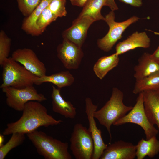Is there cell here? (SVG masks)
Listing matches in <instances>:
<instances>
[{"instance_id": "5", "label": "cell", "mask_w": 159, "mask_h": 159, "mask_svg": "<svg viewBox=\"0 0 159 159\" xmlns=\"http://www.w3.org/2000/svg\"><path fill=\"white\" fill-rule=\"evenodd\" d=\"M136 102L132 108L124 116L115 122L114 126H119L127 123L136 124L140 126L144 131L146 139L156 136L159 132L158 130L149 120L145 112L143 92L138 94Z\"/></svg>"}, {"instance_id": "17", "label": "cell", "mask_w": 159, "mask_h": 159, "mask_svg": "<svg viewBox=\"0 0 159 159\" xmlns=\"http://www.w3.org/2000/svg\"><path fill=\"white\" fill-rule=\"evenodd\" d=\"M134 71V78L139 80L159 72V63L153 59L151 54L145 52L138 59Z\"/></svg>"}, {"instance_id": "23", "label": "cell", "mask_w": 159, "mask_h": 159, "mask_svg": "<svg viewBox=\"0 0 159 159\" xmlns=\"http://www.w3.org/2000/svg\"><path fill=\"white\" fill-rule=\"evenodd\" d=\"M159 90V72L136 80L133 93L137 94L145 91Z\"/></svg>"}, {"instance_id": "21", "label": "cell", "mask_w": 159, "mask_h": 159, "mask_svg": "<svg viewBox=\"0 0 159 159\" xmlns=\"http://www.w3.org/2000/svg\"><path fill=\"white\" fill-rule=\"evenodd\" d=\"M119 56L115 53L100 58L93 67L96 76L100 80L103 79L110 71L118 65L120 60Z\"/></svg>"}, {"instance_id": "26", "label": "cell", "mask_w": 159, "mask_h": 159, "mask_svg": "<svg viewBox=\"0 0 159 159\" xmlns=\"http://www.w3.org/2000/svg\"><path fill=\"white\" fill-rule=\"evenodd\" d=\"M11 40L3 30L0 32V65H2L7 58H8Z\"/></svg>"}, {"instance_id": "15", "label": "cell", "mask_w": 159, "mask_h": 159, "mask_svg": "<svg viewBox=\"0 0 159 159\" xmlns=\"http://www.w3.org/2000/svg\"><path fill=\"white\" fill-rule=\"evenodd\" d=\"M143 92L147 116L152 124L157 126L159 132V90H147Z\"/></svg>"}, {"instance_id": "28", "label": "cell", "mask_w": 159, "mask_h": 159, "mask_svg": "<svg viewBox=\"0 0 159 159\" xmlns=\"http://www.w3.org/2000/svg\"><path fill=\"white\" fill-rule=\"evenodd\" d=\"M66 0H52L48 7L52 13L57 18L66 15Z\"/></svg>"}, {"instance_id": "12", "label": "cell", "mask_w": 159, "mask_h": 159, "mask_svg": "<svg viewBox=\"0 0 159 159\" xmlns=\"http://www.w3.org/2000/svg\"><path fill=\"white\" fill-rule=\"evenodd\" d=\"M95 21L88 16L78 17L72 25L62 33L63 39H66L81 47L86 38L87 30Z\"/></svg>"}, {"instance_id": "34", "label": "cell", "mask_w": 159, "mask_h": 159, "mask_svg": "<svg viewBox=\"0 0 159 159\" xmlns=\"http://www.w3.org/2000/svg\"><path fill=\"white\" fill-rule=\"evenodd\" d=\"M154 34H155L156 35H159V32H154Z\"/></svg>"}, {"instance_id": "13", "label": "cell", "mask_w": 159, "mask_h": 159, "mask_svg": "<svg viewBox=\"0 0 159 159\" xmlns=\"http://www.w3.org/2000/svg\"><path fill=\"white\" fill-rule=\"evenodd\" d=\"M136 145L120 140L108 145L100 159H134L136 157Z\"/></svg>"}, {"instance_id": "14", "label": "cell", "mask_w": 159, "mask_h": 159, "mask_svg": "<svg viewBox=\"0 0 159 159\" xmlns=\"http://www.w3.org/2000/svg\"><path fill=\"white\" fill-rule=\"evenodd\" d=\"M150 39L146 32L137 31L117 44L115 53L119 55L137 48H147L150 47Z\"/></svg>"}, {"instance_id": "3", "label": "cell", "mask_w": 159, "mask_h": 159, "mask_svg": "<svg viewBox=\"0 0 159 159\" xmlns=\"http://www.w3.org/2000/svg\"><path fill=\"white\" fill-rule=\"evenodd\" d=\"M37 153L45 159H71L68 144L36 130L27 134Z\"/></svg>"}, {"instance_id": "16", "label": "cell", "mask_w": 159, "mask_h": 159, "mask_svg": "<svg viewBox=\"0 0 159 159\" xmlns=\"http://www.w3.org/2000/svg\"><path fill=\"white\" fill-rule=\"evenodd\" d=\"M52 109L53 111L64 116L66 118H74L76 115V108L70 102L66 101L60 94V89L52 85Z\"/></svg>"}, {"instance_id": "6", "label": "cell", "mask_w": 159, "mask_h": 159, "mask_svg": "<svg viewBox=\"0 0 159 159\" xmlns=\"http://www.w3.org/2000/svg\"><path fill=\"white\" fill-rule=\"evenodd\" d=\"M70 149L76 159H92L94 144L89 130L82 124L77 123L74 127L70 139Z\"/></svg>"}, {"instance_id": "31", "label": "cell", "mask_w": 159, "mask_h": 159, "mask_svg": "<svg viewBox=\"0 0 159 159\" xmlns=\"http://www.w3.org/2000/svg\"><path fill=\"white\" fill-rule=\"evenodd\" d=\"M88 0H70L72 5L83 7Z\"/></svg>"}, {"instance_id": "32", "label": "cell", "mask_w": 159, "mask_h": 159, "mask_svg": "<svg viewBox=\"0 0 159 159\" xmlns=\"http://www.w3.org/2000/svg\"><path fill=\"white\" fill-rule=\"evenodd\" d=\"M151 56L154 60L159 62V45L154 52L151 54Z\"/></svg>"}, {"instance_id": "22", "label": "cell", "mask_w": 159, "mask_h": 159, "mask_svg": "<svg viewBox=\"0 0 159 159\" xmlns=\"http://www.w3.org/2000/svg\"><path fill=\"white\" fill-rule=\"evenodd\" d=\"M108 0H88L83 7L78 17L88 16L95 21L105 20V18L101 14L102 8L106 6Z\"/></svg>"}, {"instance_id": "35", "label": "cell", "mask_w": 159, "mask_h": 159, "mask_svg": "<svg viewBox=\"0 0 159 159\" xmlns=\"http://www.w3.org/2000/svg\"></svg>"}, {"instance_id": "4", "label": "cell", "mask_w": 159, "mask_h": 159, "mask_svg": "<svg viewBox=\"0 0 159 159\" xmlns=\"http://www.w3.org/2000/svg\"><path fill=\"white\" fill-rule=\"evenodd\" d=\"M19 64L11 57L5 60L1 66L2 83L0 88L9 87L22 88L34 84L38 77Z\"/></svg>"}, {"instance_id": "11", "label": "cell", "mask_w": 159, "mask_h": 159, "mask_svg": "<svg viewBox=\"0 0 159 159\" xmlns=\"http://www.w3.org/2000/svg\"><path fill=\"white\" fill-rule=\"evenodd\" d=\"M11 57L37 77L46 75L45 65L32 49L26 48L18 49L13 52Z\"/></svg>"}, {"instance_id": "19", "label": "cell", "mask_w": 159, "mask_h": 159, "mask_svg": "<svg viewBox=\"0 0 159 159\" xmlns=\"http://www.w3.org/2000/svg\"><path fill=\"white\" fill-rule=\"evenodd\" d=\"M52 0H42L38 6L28 16L24 19L21 29L27 34L32 36L41 35L36 25V21L42 11L49 5Z\"/></svg>"}, {"instance_id": "29", "label": "cell", "mask_w": 159, "mask_h": 159, "mask_svg": "<svg viewBox=\"0 0 159 159\" xmlns=\"http://www.w3.org/2000/svg\"><path fill=\"white\" fill-rule=\"evenodd\" d=\"M120 1L129 4L135 7H140L142 6L143 3L142 0H119Z\"/></svg>"}, {"instance_id": "10", "label": "cell", "mask_w": 159, "mask_h": 159, "mask_svg": "<svg viewBox=\"0 0 159 159\" xmlns=\"http://www.w3.org/2000/svg\"><path fill=\"white\" fill-rule=\"evenodd\" d=\"M85 110L89 122L88 130L91 134L94 144V151L92 159H99L108 145L105 144L102 138L101 130L98 128L94 116L98 106L93 103L89 97L85 99Z\"/></svg>"}, {"instance_id": "20", "label": "cell", "mask_w": 159, "mask_h": 159, "mask_svg": "<svg viewBox=\"0 0 159 159\" xmlns=\"http://www.w3.org/2000/svg\"><path fill=\"white\" fill-rule=\"evenodd\" d=\"M136 147L137 159H143L146 156L153 158L159 153V140L155 136L148 140L142 138L138 142Z\"/></svg>"}, {"instance_id": "24", "label": "cell", "mask_w": 159, "mask_h": 159, "mask_svg": "<svg viewBox=\"0 0 159 159\" xmlns=\"http://www.w3.org/2000/svg\"><path fill=\"white\" fill-rule=\"evenodd\" d=\"M25 139L24 134L20 133L12 134L8 142L0 147V159H4L11 150L22 144Z\"/></svg>"}, {"instance_id": "9", "label": "cell", "mask_w": 159, "mask_h": 159, "mask_svg": "<svg viewBox=\"0 0 159 159\" xmlns=\"http://www.w3.org/2000/svg\"><path fill=\"white\" fill-rule=\"evenodd\" d=\"M57 56L66 69H76L79 68L84 53L80 47L69 40L63 39L57 46Z\"/></svg>"}, {"instance_id": "30", "label": "cell", "mask_w": 159, "mask_h": 159, "mask_svg": "<svg viewBox=\"0 0 159 159\" xmlns=\"http://www.w3.org/2000/svg\"><path fill=\"white\" fill-rule=\"evenodd\" d=\"M106 6H108L111 11L117 10L118 8L114 0H108Z\"/></svg>"}, {"instance_id": "25", "label": "cell", "mask_w": 159, "mask_h": 159, "mask_svg": "<svg viewBox=\"0 0 159 159\" xmlns=\"http://www.w3.org/2000/svg\"><path fill=\"white\" fill-rule=\"evenodd\" d=\"M48 6L42 11L36 21L37 27L41 34L47 27L57 18L52 13Z\"/></svg>"}, {"instance_id": "18", "label": "cell", "mask_w": 159, "mask_h": 159, "mask_svg": "<svg viewBox=\"0 0 159 159\" xmlns=\"http://www.w3.org/2000/svg\"><path fill=\"white\" fill-rule=\"evenodd\" d=\"M74 80V77L69 71H62L49 76L45 75L40 77H37L34 80V84L39 85L44 82H50L61 89L70 86Z\"/></svg>"}, {"instance_id": "8", "label": "cell", "mask_w": 159, "mask_h": 159, "mask_svg": "<svg viewBox=\"0 0 159 159\" xmlns=\"http://www.w3.org/2000/svg\"><path fill=\"white\" fill-rule=\"evenodd\" d=\"M1 89L6 97L7 105L17 111H22L26 103L29 101L41 102L47 100L44 95L37 92L33 85L22 88L9 87Z\"/></svg>"}, {"instance_id": "1", "label": "cell", "mask_w": 159, "mask_h": 159, "mask_svg": "<svg viewBox=\"0 0 159 159\" xmlns=\"http://www.w3.org/2000/svg\"><path fill=\"white\" fill-rule=\"evenodd\" d=\"M21 116L17 121L8 123L3 132L4 135L14 133L27 134L44 126L57 125L62 121L56 120L47 113V110L39 102L30 101L27 102Z\"/></svg>"}, {"instance_id": "7", "label": "cell", "mask_w": 159, "mask_h": 159, "mask_svg": "<svg viewBox=\"0 0 159 159\" xmlns=\"http://www.w3.org/2000/svg\"><path fill=\"white\" fill-rule=\"evenodd\" d=\"M104 21L109 26L107 34L103 38L98 39L97 46L102 50L108 52L110 51L114 45L122 38V34L130 25L139 20L140 19L133 16L121 22L115 21V16L113 11H111L106 15Z\"/></svg>"}, {"instance_id": "33", "label": "cell", "mask_w": 159, "mask_h": 159, "mask_svg": "<svg viewBox=\"0 0 159 159\" xmlns=\"http://www.w3.org/2000/svg\"><path fill=\"white\" fill-rule=\"evenodd\" d=\"M0 146H1L3 145L2 144L4 139V136L1 135H0Z\"/></svg>"}, {"instance_id": "27", "label": "cell", "mask_w": 159, "mask_h": 159, "mask_svg": "<svg viewBox=\"0 0 159 159\" xmlns=\"http://www.w3.org/2000/svg\"><path fill=\"white\" fill-rule=\"evenodd\" d=\"M42 0H17L19 9L25 17L29 16L40 3Z\"/></svg>"}, {"instance_id": "2", "label": "cell", "mask_w": 159, "mask_h": 159, "mask_svg": "<svg viewBox=\"0 0 159 159\" xmlns=\"http://www.w3.org/2000/svg\"><path fill=\"white\" fill-rule=\"evenodd\" d=\"M123 97L122 91L117 87L113 88L110 99L102 107L95 111L94 113V117L106 128L110 140L111 125L124 116L133 108L131 106H126L124 104Z\"/></svg>"}]
</instances>
